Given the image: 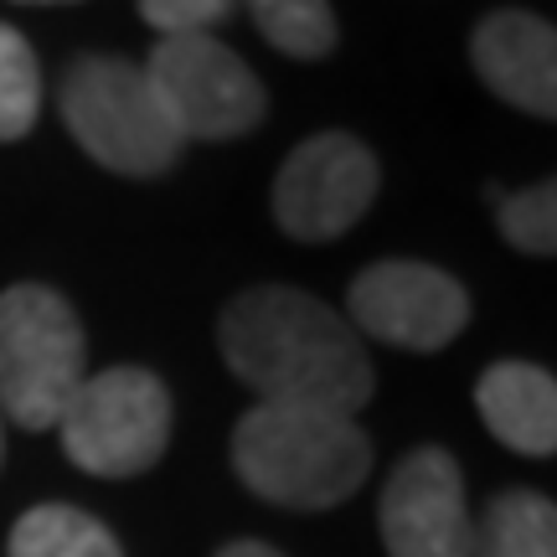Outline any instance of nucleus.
Listing matches in <instances>:
<instances>
[{
  "mask_svg": "<svg viewBox=\"0 0 557 557\" xmlns=\"http://www.w3.org/2000/svg\"><path fill=\"white\" fill-rule=\"evenodd\" d=\"M88 336L78 310L47 284L0 289V413L21 429H58L67 398L83 387Z\"/></svg>",
  "mask_w": 557,
  "mask_h": 557,
  "instance_id": "4",
  "label": "nucleus"
},
{
  "mask_svg": "<svg viewBox=\"0 0 557 557\" xmlns=\"http://www.w3.org/2000/svg\"><path fill=\"white\" fill-rule=\"evenodd\" d=\"M0 455H5V444H0Z\"/></svg>",
  "mask_w": 557,
  "mask_h": 557,
  "instance_id": "20",
  "label": "nucleus"
},
{
  "mask_svg": "<svg viewBox=\"0 0 557 557\" xmlns=\"http://www.w3.org/2000/svg\"><path fill=\"white\" fill-rule=\"evenodd\" d=\"M233 11H238V0H139V16L160 37H207Z\"/></svg>",
  "mask_w": 557,
  "mask_h": 557,
  "instance_id": "17",
  "label": "nucleus"
},
{
  "mask_svg": "<svg viewBox=\"0 0 557 557\" xmlns=\"http://www.w3.org/2000/svg\"><path fill=\"white\" fill-rule=\"evenodd\" d=\"M145 73L186 139H238L263 124V83L218 37H160Z\"/></svg>",
  "mask_w": 557,
  "mask_h": 557,
  "instance_id": "6",
  "label": "nucleus"
},
{
  "mask_svg": "<svg viewBox=\"0 0 557 557\" xmlns=\"http://www.w3.org/2000/svg\"><path fill=\"white\" fill-rule=\"evenodd\" d=\"M475 557H557V506L542 491H500L475 521Z\"/></svg>",
  "mask_w": 557,
  "mask_h": 557,
  "instance_id": "12",
  "label": "nucleus"
},
{
  "mask_svg": "<svg viewBox=\"0 0 557 557\" xmlns=\"http://www.w3.org/2000/svg\"><path fill=\"white\" fill-rule=\"evenodd\" d=\"M222 361L259 403H295L351 418L372 403V361L346 320L305 289H243L218 320Z\"/></svg>",
  "mask_w": 557,
  "mask_h": 557,
  "instance_id": "1",
  "label": "nucleus"
},
{
  "mask_svg": "<svg viewBox=\"0 0 557 557\" xmlns=\"http://www.w3.org/2000/svg\"><path fill=\"white\" fill-rule=\"evenodd\" d=\"M382 542L387 557H475V517L465 475L449 449L423 444L382 485Z\"/></svg>",
  "mask_w": 557,
  "mask_h": 557,
  "instance_id": "9",
  "label": "nucleus"
},
{
  "mask_svg": "<svg viewBox=\"0 0 557 557\" xmlns=\"http://www.w3.org/2000/svg\"><path fill=\"white\" fill-rule=\"evenodd\" d=\"M218 557H284V553H274L269 542H227Z\"/></svg>",
  "mask_w": 557,
  "mask_h": 557,
  "instance_id": "18",
  "label": "nucleus"
},
{
  "mask_svg": "<svg viewBox=\"0 0 557 557\" xmlns=\"http://www.w3.org/2000/svg\"><path fill=\"white\" fill-rule=\"evenodd\" d=\"M21 5H58V0H21Z\"/></svg>",
  "mask_w": 557,
  "mask_h": 557,
  "instance_id": "19",
  "label": "nucleus"
},
{
  "mask_svg": "<svg viewBox=\"0 0 557 557\" xmlns=\"http://www.w3.org/2000/svg\"><path fill=\"white\" fill-rule=\"evenodd\" d=\"M41 73L16 26H0V139H21L37 124Z\"/></svg>",
  "mask_w": 557,
  "mask_h": 557,
  "instance_id": "16",
  "label": "nucleus"
},
{
  "mask_svg": "<svg viewBox=\"0 0 557 557\" xmlns=\"http://www.w3.org/2000/svg\"><path fill=\"white\" fill-rule=\"evenodd\" d=\"M11 557H124L114 532L78 506H32L11 527Z\"/></svg>",
  "mask_w": 557,
  "mask_h": 557,
  "instance_id": "13",
  "label": "nucleus"
},
{
  "mask_svg": "<svg viewBox=\"0 0 557 557\" xmlns=\"http://www.w3.org/2000/svg\"><path fill=\"white\" fill-rule=\"evenodd\" d=\"M480 83L537 120L557 114V32L532 11H491L470 41Z\"/></svg>",
  "mask_w": 557,
  "mask_h": 557,
  "instance_id": "10",
  "label": "nucleus"
},
{
  "mask_svg": "<svg viewBox=\"0 0 557 557\" xmlns=\"http://www.w3.org/2000/svg\"><path fill=\"white\" fill-rule=\"evenodd\" d=\"M233 470L253 496L274 506L331 511L361 491L372 470V444L357 418L295 403H253L233 429Z\"/></svg>",
  "mask_w": 557,
  "mask_h": 557,
  "instance_id": "2",
  "label": "nucleus"
},
{
  "mask_svg": "<svg viewBox=\"0 0 557 557\" xmlns=\"http://www.w3.org/2000/svg\"><path fill=\"white\" fill-rule=\"evenodd\" d=\"M351 320L357 331L403 346V351H438L465 331L470 295L434 263L382 259L361 269L351 284Z\"/></svg>",
  "mask_w": 557,
  "mask_h": 557,
  "instance_id": "8",
  "label": "nucleus"
},
{
  "mask_svg": "<svg viewBox=\"0 0 557 557\" xmlns=\"http://www.w3.org/2000/svg\"><path fill=\"white\" fill-rule=\"evenodd\" d=\"M248 16L263 32V41L289 52V58L315 62L325 52H336L331 0H248Z\"/></svg>",
  "mask_w": 557,
  "mask_h": 557,
  "instance_id": "14",
  "label": "nucleus"
},
{
  "mask_svg": "<svg viewBox=\"0 0 557 557\" xmlns=\"http://www.w3.org/2000/svg\"><path fill=\"white\" fill-rule=\"evenodd\" d=\"M496 201V222L506 243L532 253V259H553L557 253V181H537L527 191H491Z\"/></svg>",
  "mask_w": 557,
  "mask_h": 557,
  "instance_id": "15",
  "label": "nucleus"
},
{
  "mask_svg": "<svg viewBox=\"0 0 557 557\" xmlns=\"http://www.w3.org/2000/svg\"><path fill=\"white\" fill-rule=\"evenodd\" d=\"M475 408L506 449L537 459L557 449V382L547 367H532V361L485 367L475 387Z\"/></svg>",
  "mask_w": 557,
  "mask_h": 557,
  "instance_id": "11",
  "label": "nucleus"
},
{
  "mask_svg": "<svg viewBox=\"0 0 557 557\" xmlns=\"http://www.w3.org/2000/svg\"><path fill=\"white\" fill-rule=\"evenodd\" d=\"M67 459L103 480L145 475L171 444V393L145 367H109L83 377L58 418Z\"/></svg>",
  "mask_w": 557,
  "mask_h": 557,
  "instance_id": "5",
  "label": "nucleus"
},
{
  "mask_svg": "<svg viewBox=\"0 0 557 557\" xmlns=\"http://www.w3.org/2000/svg\"><path fill=\"white\" fill-rule=\"evenodd\" d=\"M62 124L103 171L165 176L186 150L150 73L129 58H78L62 83Z\"/></svg>",
  "mask_w": 557,
  "mask_h": 557,
  "instance_id": "3",
  "label": "nucleus"
},
{
  "mask_svg": "<svg viewBox=\"0 0 557 557\" xmlns=\"http://www.w3.org/2000/svg\"><path fill=\"white\" fill-rule=\"evenodd\" d=\"M377 160L357 135H310L278 165L274 222L299 243H331L351 233L377 197Z\"/></svg>",
  "mask_w": 557,
  "mask_h": 557,
  "instance_id": "7",
  "label": "nucleus"
}]
</instances>
